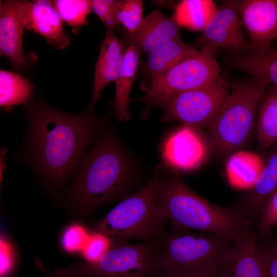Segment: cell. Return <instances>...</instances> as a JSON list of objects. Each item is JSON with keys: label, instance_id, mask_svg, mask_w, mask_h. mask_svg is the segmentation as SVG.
Segmentation results:
<instances>
[{"label": "cell", "instance_id": "6da1fadb", "mask_svg": "<svg viewBox=\"0 0 277 277\" xmlns=\"http://www.w3.org/2000/svg\"><path fill=\"white\" fill-rule=\"evenodd\" d=\"M25 106L28 129L21 155L43 180L58 186L73 174L102 121L91 104L80 114L63 112L42 98Z\"/></svg>", "mask_w": 277, "mask_h": 277}, {"label": "cell", "instance_id": "7a4b0ae2", "mask_svg": "<svg viewBox=\"0 0 277 277\" xmlns=\"http://www.w3.org/2000/svg\"><path fill=\"white\" fill-rule=\"evenodd\" d=\"M73 175L69 204L73 210L84 214L127 197L133 180L130 160L110 132L87 151Z\"/></svg>", "mask_w": 277, "mask_h": 277}, {"label": "cell", "instance_id": "3957f363", "mask_svg": "<svg viewBox=\"0 0 277 277\" xmlns=\"http://www.w3.org/2000/svg\"><path fill=\"white\" fill-rule=\"evenodd\" d=\"M159 199L173 229L195 230L233 240L249 219L244 212L210 203L177 177L162 179Z\"/></svg>", "mask_w": 277, "mask_h": 277}, {"label": "cell", "instance_id": "277c9868", "mask_svg": "<svg viewBox=\"0 0 277 277\" xmlns=\"http://www.w3.org/2000/svg\"><path fill=\"white\" fill-rule=\"evenodd\" d=\"M162 178L155 177L127 196L95 224L96 232L112 243L138 239L151 242L161 236L166 220L159 203Z\"/></svg>", "mask_w": 277, "mask_h": 277}, {"label": "cell", "instance_id": "5b68a950", "mask_svg": "<svg viewBox=\"0 0 277 277\" xmlns=\"http://www.w3.org/2000/svg\"><path fill=\"white\" fill-rule=\"evenodd\" d=\"M268 85L252 78L230 83L229 94L208 129L218 152L228 153L246 143L255 127L259 105Z\"/></svg>", "mask_w": 277, "mask_h": 277}, {"label": "cell", "instance_id": "8992f818", "mask_svg": "<svg viewBox=\"0 0 277 277\" xmlns=\"http://www.w3.org/2000/svg\"><path fill=\"white\" fill-rule=\"evenodd\" d=\"M233 240L213 234L173 229L155 244L156 275L213 268Z\"/></svg>", "mask_w": 277, "mask_h": 277}, {"label": "cell", "instance_id": "52a82bcc", "mask_svg": "<svg viewBox=\"0 0 277 277\" xmlns=\"http://www.w3.org/2000/svg\"><path fill=\"white\" fill-rule=\"evenodd\" d=\"M54 274L56 277H155V245L112 243L98 260L57 268Z\"/></svg>", "mask_w": 277, "mask_h": 277}, {"label": "cell", "instance_id": "ba28073f", "mask_svg": "<svg viewBox=\"0 0 277 277\" xmlns=\"http://www.w3.org/2000/svg\"><path fill=\"white\" fill-rule=\"evenodd\" d=\"M216 49L204 47L165 73L151 79L146 93L136 100L145 103L147 109L160 107L172 96L204 87L221 75L216 61Z\"/></svg>", "mask_w": 277, "mask_h": 277}, {"label": "cell", "instance_id": "9c48e42d", "mask_svg": "<svg viewBox=\"0 0 277 277\" xmlns=\"http://www.w3.org/2000/svg\"><path fill=\"white\" fill-rule=\"evenodd\" d=\"M229 90L230 83L221 76L208 86L176 94L160 106L164 112L163 121H176L194 129H208Z\"/></svg>", "mask_w": 277, "mask_h": 277}, {"label": "cell", "instance_id": "30bf717a", "mask_svg": "<svg viewBox=\"0 0 277 277\" xmlns=\"http://www.w3.org/2000/svg\"><path fill=\"white\" fill-rule=\"evenodd\" d=\"M239 1H223L202 31L194 45L201 49L210 47L224 48L234 52H245L252 50L248 39L242 29L238 3Z\"/></svg>", "mask_w": 277, "mask_h": 277}, {"label": "cell", "instance_id": "8fae6325", "mask_svg": "<svg viewBox=\"0 0 277 277\" xmlns=\"http://www.w3.org/2000/svg\"><path fill=\"white\" fill-rule=\"evenodd\" d=\"M215 277H267L257 234L248 220L215 265Z\"/></svg>", "mask_w": 277, "mask_h": 277}, {"label": "cell", "instance_id": "7c38bea8", "mask_svg": "<svg viewBox=\"0 0 277 277\" xmlns=\"http://www.w3.org/2000/svg\"><path fill=\"white\" fill-rule=\"evenodd\" d=\"M19 18L25 29L42 36L47 42L59 49L70 45V38L52 1H15Z\"/></svg>", "mask_w": 277, "mask_h": 277}, {"label": "cell", "instance_id": "4fadbf2b", "mask_svg": "<svg viewBox=\"0 0 277 277\" xmlns=\"http://www.w3.org/2000/svg\"><path fill=\"white\" fill-rule=\"evenodd\" d=\"M238 10L253 51L266 49L277 39V0L239 1Z\"/></svg>", "mask_w": 277, "mask_h": 277}, {"label": "cell", "instance_id": "5bb4252c", "mask_svg": "<svg viewBox=\"0 0 277 277\" xmlns=\"http://www.w3.org/2000/svg\"><path fill=\"white\" fill-rule=\"evenodd\" d=\"M195 129L185 126L169 136L163 151L167 164L179 169L188 170L196 168L204 162L206 147Z\"/></svg>", "mask_w": 277, "mask_h": 277}, {"label": "cell", "instance_id": "9a60e30c", "mask_svg": "<svg viewBox=\"0 0 277 277\" xmlns=\"http://www.w3.org/2000/svg\"><path fill=\"white\" fill-rule=\"evenodd\" d=\"M180 26L172 16L154 10L144 18L141 27L133 33L125 32L124 41L148 54L164 43L180 37Z\"/></svg>", "mask_w": 277, "mask_h": 277}, {"label": "cell", "instance_id": "2e32d148", "mask_svg": "<svg viewBox=\"0 0 277 277\" xmlns=\"http://www.w3.org/2000/svg\"><path fill=\"white\" fill-rule=\"evenodd\" d=\"M24 30L14 0L5 1L0 7V53L18 71L28 65L23 46Z\"/></svg>", "mask_w": 277, "mask_h": 277}, {"label": "cell", "instance_id": "e0dca14e", "mask_svg": "<svg viewBox=\"0 0 277 277\" xmlns=\"http://www.w3.org/2000/svg\"><path fill=\"white\" fill-rule=\"evenodd\" d=\"M106 30L94 71L91 102L93 106L100 98L103 88L116 78L127 47L125 41L118 39L113 30Z\"/></svg>", "mask_w": 277, "mask_h": 277}, {"label": "cell", "instance_id": "ac0fdd59", "mask_svg": "<svg viewBox=\"0 0 277 277\" xmlns=\"http://www.w3.org/2000/svg\"><path fill=\"white\" fill-rule=\"evenodd\" d=\"M229 64L235 69L277 88V49L273 44L258 51L234 52L229 55Z\"/></svg>", "mask_w": 277, "mask_h": 277}, {"label": "cell", "instance_id": "d6986e66", "mask_svg": "<svg viewBox=\"0 0 277 277\" xmlns=\"http://www.w3.org/2000/svg\"><path fill=\"white\" fill-rule=\"evenodd\" d=\"M141 51L135 46H127L119 73L115 80V94L113 111L121 121H127L131 117L128 110L129 98L134 81L140 58Z\"/></svg>", "mask_w": 277, "mask_h": 277}, {"label": "cell", "instance_id": "ffe728a7", "mask_svg": "<svg viewBox=\"0 0 277 277\" xmlns=\"http://www.w3.org/2000/svg\"><path fill=\"white\" fill-rule=\"evenodd\" d=\"M264 165V159L255 152L239 150L228 159L226 173L229 184L241 189H251L257 181Z\"/></svg>", "mask_w": 277, "mask_h": 277}, {"label": "cell", "instance_id": "44dd1931", "mask_svg": "<svg viewBox=\"0 0 277 277\" xmlns=\"http://www.w3.org/2000/svg\"><path fill=\"white\" fill-rule=\"evenodd\" d=\"M197 51L192 45L183 42L180 37L164 43L148 54L147 69L151 80L194 55Z\"/></svg>", "mask_w": 277, "mask_h": 277}, {"label": "cell", "instance_id": "7402d4cb", "mask_svg": "<svg viewBox=\"0 0 277 277\" xmlns=\"http://www.w3.org/2000/svg\"><path fill=\"white\" fill-rule=\"evenodd\" d=\"M269 149L261 174L250 189L246 213L249 219L259 217L268 197L277 188V144Z\"/></svg>", "mask_w": 277, "mask_h": 277}, {"label": "cell", "instance_id": "603a6c76", "mask_svg": "<svg viewBox=\"0 0 277 277\" xmlns=\"http://www.w3.org/2000/svg\"><path fill=\"white\" fill-rule=\"evenodd\" d=\"M255 132L256 144L261 150L268 149L277 144L276 87L272 86L266 94H264L261 100Z\"/></svg>", "mask_w": 277, "mask_h": 277}, {"label": "cell", "instance_id": "cb8c5ba5", "mask_svg": "<svg viewBox=\"0 0 277 277\" xmlns=\"http://www.w3.org/2000/svg\"><path fill=\"white\" fill-rule=\"evenodd\" d=\"M34 86L30 80L17 73L1 69L0 105L2 107L27 105L33 100Z\"/></svg>", "mask_w": 277, "mask_h": 277}, {"label": "cell", "instance_id": "d4e9b609", "mask_svg": "<svg viewBox=\"0 0 277 277\" xmlns=\"http://www.w3.org/2000/svg\"><path fill=\"white\" fill-rule=\"evenodd\" d=\"M216 8L212 1L184 0L176 6L172 16L180 27L202 31Z\"/></svg>", "mask_w": 277, "mask_h": 277}, {"label": "cell", "instance_id": "484cf974", "mask_svg": "<svg viewBox=\"0 0 277 277\" xmlns=\"http://www.w3.org/2000/svg\"><path fill=\"white\" fill-rule=\"evenodd\" d=\"M53 5L63 22L72 27L76 33L80 28L88 24L87 15L91 10V1L54 0Z\"/></svg>", "mask_w": 277, "mask_h": 277}, {"label": "cell", "instance_id": "4316f807", "mask_svg": "<svg viewBox=\"0 0 277 277\" xmlns=\"http://www.w3.org/2000/svg\"><path fill=\"white\" fill-rule=\"evenodd\" d=\"M143 2L141 0H117L115 19L118 26L122 25L125 32L133 33L142 25Z\"/></svg>", "mask_w": 277, "mask_h": 277}, {"label": "cell", "instance_id": "83f0119b", "mask_svg": "<svg viewBox=\"0 0 277 277\" xmlns=\"http://www.w3.org/2000/svg\"><path fill=\"white\" fill-rule=\"evenodd\" d=\"M271 233L257 234V239L267 277H277V239Z\"/></svg>", "mask_w": 277, "mask_h": 277}, {"label": "cell", "instance_id": "f1b7e54d", "mask_svg": "<svg viewBox=\"0 0 277 277\" xmlns=\"http://www.w3.org/2000/svg\"><path fill=\"white\" fill-rule=\"evenodd\" d=\"M258 220L257 234L270 233L272 228L277 226V188L266 200Z\"/></svg>", "mask_w": 277, "mask_h": 277}, {"label": "cell", "instance_id": "f546056e", "mask_svg": "<svg viewBox=\"0 0 277 277\" xmlns=\"http://www.w3.org/2000/svg\"><path fill=\"white\" fill-rule=\"evenodd\" d=\"M88 237L82 225L72 224L64 230L62 239V245L68 252H77L83 250Z\"/></svg>", "mask_w": 277, "mask_h": 277}, {"label": "cell", "instance_id": "4dcf8cb0", "mask_svg": "<svg viewBox=\"0 0 277 277\" xmlns=\"http://www.w3.org/2000/svg\"><path fill=\"white\" fill-rule=\"evenodd\" d=\"M111 240L106 236L96 232L89 236L82 250L87 262L98 260L110 248Z\"/></svg>", "mask_w": 277, "mask_h": 277}, {"label": "cell", "instance_id": "1f68e13d", "mask_svg": "<svg viewBox=\"0 0 277 277\" xmlns=\"http://www.w3.org/2000/svg\"><path fill=\"white\" fill-rule=\"evenodd\" d=\"M117 0H92L91 10L104 23L106 30H114L118 27L115 19Z\"/></svg>", "mask_w": 277, "mask_h": 277}, {"label": "cell", "instance_id": "d6a6232c", "mask_svg": "<svg viewBox=\"0 0 277 277\" xmlns=\"http://www.w3.org/2000/svg\"><path fill=\"white\" fill-rule=\"evenodd\" d=\"M15 261L13 250L4 239L1 240V277H9L14 272Z\"/></svg>", "mask_w": 277, "mask_h": 277}, {"label": "cell", "instance_id": "836d02e7", "mask_svg": "<svg viewBox=\"0 0 277 277\" xmlns=\"http://www.w3.org/2000/svg\"><path fill=\"white\" fill-rule=\"evenodd\" d=\"M214 269L215 267L207 270L183 274H160L156 275L155 277H215Z\"/></svg>", "mask_w": 277, "mask_h": 277}, {"label": "cell", "instance_id": "e575fe53", "mask_svg": "<svg viewBox=\"0 0 277 277\" xmlns=\"http://www.w3.org/2000/svg\"><path fill=\"white\" fill-rule=\"evenodd\" d=\"M275 41H276V43H277V39H275ZM273 46H274V47H275V48H276V49H277V43H276V46H274V45H273Z\"/></svg>", "mask_w": 277, "mask_h": 277}]
</instances>
